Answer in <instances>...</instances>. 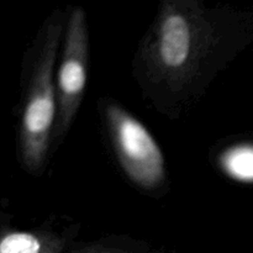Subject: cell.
<instances>
[{
    "label": "cell",
    "instance_id": "8992f818",
    "mask_svg": "<svg viewBox=\"0 0 253 253\" xmlns=\"http://www.w3.org/2000/svg\"><path fill=\"white\" fill-rule=\"evenodd\" d=\"M221 166L234 179L253 182V146L241 145L225 151Z\"/></svg>",
    "mask_w": 253,
    "mask_h": 253
},
{
    "label": "cell",
    "instance_id": "6da1fadb",
    "mask_svg": "<svg viewBox=\"0 0 253 253\" xmlns=\"http://www.w3.org/2000/svg\"><path fill=\"white\" fill-rule=\"evenodd\" d=\"M221 41L219 12L197 1H165L143 49L147 78L170 93H182L221 53Z\"/></svg>",
    "mask_w": 253,
    "mask_h": 253
},
{
    "label": "cell",
    "instance_id": "277c9868",
    "mask_svg": "<svg viewBox=\"0 0 253 253\" xmlns=\"http://www.w3.org/2000/svg\"><path fill=\"white\" fill-rule=\"evenodd\" d=\"M89 36L85 11L73 7L67 21L63 52L56 77L57 118L53 138L64 136L79 110L88 77Z\"/></svg>",
    "mask_w": 253,
    "mask_h": 253
},
{
    "label": "cell",
    "instance_id": "7a4b0ae2",
    "mask_svg": "<svg viewBox=\"0 0 253 253\" xmlns=\"http://www.w3.org/2000/svg\"><path fill=\"white\" fill-rule=\"evenodd\" d=\"M62 35V17L51 19L44 29L27 88L20 126V155L25 168L39 173L43 168L57 118L54 66Z\"/></svg>",
    "mask_w": 253,
    "mask_h": 253
},
{
    "label": "cell",
    "instance_id": "3957f363",
    "mask_svg": "<svg viewBox=\"0 0 253 253\" xmlns=\"http://www.w3.org/2000/svg\"><path fill=\"white\" fill-rule=\"evenodd\" d=\"M104 114L116 157L130 180L145 190L163 185L165 156L148 128L116 103L106 104Z\"/></svg>",
    "mask_w": 253,
    "mask_h": 253
},
{
    "label": "cell",
    "instance_id": "5b68a950",
    "mask_svg": "<svg viewBox=\"0 0 253 253\" xmlns=\"http://www.w3.org/2000/svg\"><path fill=\"white\" fill-rule=\"evenodd\" d=\"M67 236L51 230L0 231V253H61Z\"/></svg>",
    "mask_w": 253,
    "mask_h": 253
},
{
    "label": "cell",
    "instance_id": "52a82bcc",
    "mask_svg": "<svg viewBox=\"0 0 253 253\" xmlns=\"http://www.w3.org/2000/svg\"><path fill=\"white\" fill-rule=\"evenodd\" d=\"M73 253H133L127 250L123 249H115V247H105V246H94V247H86V249L79 250Z\"/></svg>",
    "mask_w": 253,
    "mask_h": 253
}]
</instances>
